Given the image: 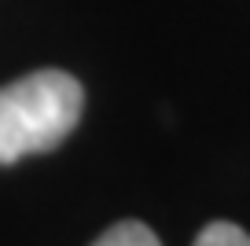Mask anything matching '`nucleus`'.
Instances as JSON below:
<instances>
[{"label": "nucleus", "instance_id": "obj_1", "mask_svg": "<svg viewBox=\"0 0 250 246\" xmlns=\"http://www.w3.org/2000/svg\"><path fill=\"white\" fill-rule=\"evenodd\" d=\"M85 92L66 70H33L0 88V165L59 147L78 125Z\"/></svg>", "mask_w": 250, "mask_h": 246}, {"label": "nucleus", "instance_id": "obj_2", "mask_svg": "<svg viewBox=\"0 0 250 246\" xmlns=\"http://www.w3.org/2000/svg\"><path fill=\"white\" fill-rule=\"evenodd\" d=\"M92 246H162V243H158V235L147 228V224L122 221V224H114V228H107Z\"/></svg>", "mask_w": 250, "mask_h": 246}, {"label": "nucleus", "instance_id": "obj_3", "mask_svg": "<svg viewBox=\"0 0 250 246\" xmlns=\"http://www.w3.org/2000/svg\"><path fill=\"white\" fill-rule=\"evenodd\" d=\"M195 246H250V235L243 228H235V224H228V221H213L199 231Z\"/></svg>", "mask_w": 250, "mask_h": 246}]
</instances>
